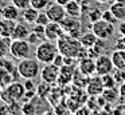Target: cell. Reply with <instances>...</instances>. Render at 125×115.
I'll return each mask as SVG.
<instances>
[{"instance_id":"16","label":"cell","mask_w":125,"mask_h":115,"mask_svg":"<svg viewBox=\"0 0 125 115\" xmlns=\"http://www.w3.org/2000/svg\"><path fill=\"white\" fill-rule=\"evenodd\" d=\"M20 12H22V11H20L16 5L12 4V3L11 4H6L1 9H0V15H1V18L10 19V20H16V19L20 16Z\"/></svg>"},{"instance_id":"36","label":"cell","mask_w":125,"mask_h":115,"mask_svg":"<svg viewBox=\"0 0 125 115\" xmlns=\"http://www.w3.org/2000/svg\"><path fill=\"white\" fill-rule=\"evenodd\" d=\"M114 50H125V35H121L120 39H117L114 44Z\"/></svg>"},{"instance_id":"43","label":"cell","mask_w":125,"mask_h":115,"mask_svg":"<svg viewBox=\"0 0 125 115\" xmlns=\"http://www.w3.org/2000/svg\"><path fill=\"white\" fill-rule=\"evenodd\" d=\"M43 115H57V114H55L54 111H46V112H44Z\"/></svg>"},{"instance_id":"19","label":"cell","mask_w":125,"mask_h":115,"mask_svg":"<svg viewBox=\"0 0 125 115\" xmlns=\"http://www.w3.org/2000/svg\"><path fill=\"white\" fill-rule=\"evenodd\" d=\"M110 58L113 60L114 68L125 70V50H114L110 53Z\"/></svg>"},{"instance_id":"32","label":"cell","mask_w":125,"mask_h":115,"mask_svg":"<svg viewBox=\"0 0 125 115\" xmlns=\"http://www.w3.org/2000/svg\"><path fill=\"white\" fill-rule=\"evenodd\" d=\"M116 79L117 84H121V83L125 82V70H120V68H114V71L112 72Z\"/></svg>"},{"instance_id":"31","label":"cell","mask_w":125,"mask_h":115,"mask_svg":"<svg viewBox=\"0 0 125 115\" xmlns=\"http://www.w3.org/2000/svg\"><path fill=\"white\" fill-rule=\"evenodd\" d=\"M50 21H51V20H50V18L47 16L46 11H39V15H38V19H36L35 24H39V26H44V27H46Z\"/></svg>"},{"instance_id":"38","label":"cell","mask_w":125,"mask_h":115,"mask_svg":"<svg viewBox=\"0 0 125 115\" xmlns=\"http://www.w3.org/2000/svg\"><path fill=\"white\" fill-rule=\"evenodd\" d=\"M118 95H120L121 103H125V82L118 84Z\"/></svg>"},{"instance_id":"18","label":"cell","mask_w":125,"mask_h":115,"mask_svg":"<svg viewBox=\"0 0 125 115\" xmlns=\"http://www.w3.org/2000/svg\"><path fill=\"white\" fill-rule=\"evenodd\" d=\"M15 26H16L15 20H10V19L1 18V20H0V36H3V37H11L12 31H14Z\"/></svg>"},{"instance_id":"9","label":"cell","mask_w":125,"mask_h":115,"mask_svg":"<svg viewBox=\"0 0 125 115\" xmlns=\"http://www.w3.org/2000/svg\"><path fill=\"white\" fill-rule=\"evenodd\" d=\"M114 71V64L112 60L110 55L102 53L95 59V74L102 76L106 74H112Z\"/></svg>"},{"instance_id":"2","label":"cell","mask_w":125,"mask_h":115,"mask_svg":"<svg viewBox=\"0 0 125 115\" xmlns=\"http://www.w3.org/2000/svg\"><path fill=\"white\" fill-rule=\"evenodd\" d=\"M58 53H59L58 44H57V42H52V40H47V39L43 40L35 48V58L42 64L52 63Z\"/></svg>"},{"instance_id":"42","label":"cell","mask_w":125,"mask_h":115,"mask_svg":"<svg viewBox=\"0 0 125 115\" xmlns=\"http://www.w3.org/2000/svg\"><path fill=\"white\" fill-rule=\"evenodd\" d=\"M97 3H101V4H108V3H110L112 0H95Z\"/></svg>"},{"instance_id":"30","label":"cell","mask_w":125,"mask_h":115,"mask_svg":"<svg viewBox=\"0 0 125 115\" xmlns=\"http://www.w3.org/2000/svg\"><path fill=\"white\" fill-rule=\"evenodd\" d=\"M101 19H104V20H106L108 23H112L114 24V26H117V24L120 23L118 20H117V18L113 15V12H112L110 9H106L102 12V16H101Z\"/></svg>"},{"instance_id":"5","label":"cell","mask_w":125,"mask_h":115,"mask_svg":"<svg viewBox=\"0 0 125 115\" xmlns=\"http://www.w3.org/2000/svg\"><path fill=\"white\" fill-rule=\"evenodd\" d=\"M92 31L95 34L98 39L109 40L113 37L114 32H116V26L112 23H108L104 19H100V20L92 23Z\"/></svg>"},{"instance_id":"37","label":"cell","mask_w":125,"mask_h":115,"mask_svg":"<svg viewBox=\"0 0 125 115\" xmlns=\"http://www.w3.org/2000/svg\"><path fill=\"white\" fill-rule=\"evenodd\" d=\"M112 115H125V104H118L112 111Z\"/></svg>"},{"instance_id":"15","label":"cell","mask_w":125,"mask_h":115,"mask_svg":"<svg viewBox=\"0 0 125 115\" xmlns=\"http://www.w3.org/2000/svg\"><path fill=\"white\" fill-rule=\"evenodd\" d=\"M74 66H69V64H65V66L61 67V72H59V78H58V84L59 86H66L70 82H73V76H74Z\"/></svg>"},{"instance_id":"12","label":"cell","mask_w":125,"mask_h":115,"mask_svg":"<svg viewBox=\"0 0 125 115\" xmlns=\"http://www.w3.org/2000/svg\"><path fill=\"white\" fill-rule=\"evenodd\" d=\"M78 70L86 76H93L95 75V59L90 56L79 59L78 62Z\"/></svg>"},{"instance_id":"3","label":"cell","mask_w":125,"mask_h":115,"mask_svg":"<svg viewBox=\"0 0 125 115\" xmlns=\"http://www.w3.org/2000/svg\"><path fill=\"white\" fill-rule=\"evenodd\" d=\"M41 62L32 56V58H27V59H22L19 60L16 66V71L19 74V76H22L23 79H35L36 76L41 75Z\"/></svg>"},{"instance_id":"24","label":"cell","mask_w":125,"mask_h":115,"mask_svg":"<svg viewBox=\"0 0 125 115\" xmlns=\"http://www.w3.org/2000/svg\"><path fill=\"white\" fill-rule=\"evenodd\" d=\"M12 39L11 37H3L0 36V56H4L6 53H10V45Z\"/></svg>"},{"instance_id":"29","label":"cell","mask_w":125,"mask_h":115,"mask_svg":"<svg viewBox=\"0 0 125 115\" xmlns=\"http://www.w3.org/2000/svg\"><path fill=\"white\" fill-rule=\"evenodd\" d=\"M54 112L57 115H70L71 114L70 108H69L67 104H65V103L55 104V106H54Z\"/></svg>"},{"instance_id":"11","label":"cell","mask_w":125,"mask_h":115,"mask_svg":"<svg viewBox=\"0 0 125 115\" xmlns=\"http://www.w3.org/2000/svg\"><path fill=\"white\" fill-rule=\"evenodd\" d=\"M104 90H105V87H104V83H102V78L97 74L93 75V78L89 79V82L86 84L87 95L89 96H100V95H102Z\"/></svg>"},{"instance_id":"35","label":"cell","mask_w":125,"mask_h":115,"mask_svg":"<svg viewBox=\"0 0 125 115\" xmlns=\"http://www.w3.org/2000/svg\"><path fill=\"white\" fill-rule=\"evenodd\" d=\"M52 63H54L55 66H58L59 68L62 66H65V55H62V53L59 52L57 56H55V59H54V62H52Z\"/></svg>"},{"instance_id":"45","label":"cell","mask_w":125,"mask_h":115,"mask_svg":"<svg viewBox=\"0 0 125 115\" xmlns=\"http://www.w3.org/2000/svg\"><path fill=\"white\" fill-rule=\"evenodd\" d=\"M51 1H55V0H51Z\"/></svg>"},{"instance_id":"40","label":"cell","mask_w":125,"mask_h":115,"mask_svg":"<svg viewBox=\"0 0 125 115\" xmlns=\"http://www.w3.org/2000/svg\"><path fill=\"white\" fill-rule=\"evenodd\" d=\"M117 28H118V32H120L121 35H125V20H124V21H120Z\"/></svg>"},{"instance_id":"41","label":"cell","mask_w":125,"mask_h":115,"mask_svg":"<svg viewBox=\"0 0 125 115\" xmlns=\"http://www.w3.org/2000/svg\"><path fill=\"white\" fill-rule=\"evenodd\" d=\"M57 3H59V4H62V5H66L67 3H70L71 0H55Z\"/></svg>"},{"instance_id":"28","label":"cell","mask_w":125,"mask_h":115,"mask_svg":"<svg viewBox=\"0 0 125 115\" xmlns=\"http://www.w3.org/2000/svg\"><path fill=\"white\" fill-rule=\"evenodd\" d=\"M102 83H104V87L105 88H110V87H116L117 86V82L114 79L113 74H106V75H102Z\"/></svg>"},{"instance_id":"13","label":"cell","mask_w":125,"mask_h":115,"mask_svg":"<svg viewBox=\"0 0 125 115\" xmlns=\"http://www.w3.org/2000/svg\"><path fill=\"white\" fill-rule=\"evenodd\" d=\"M65 34L62 28V24L57 23V21H50L46 26V39L47 40H52V42H57L62 35Z\"/></svg>"},{"instance_id":"8","label":"cell","mask_w":125,"mask_h":115,"mask_svg":"<svg viewBox=\"0 0 125 115\" xmlns=\"http://www.w3.org/2000/svg\"><path fill=\"white\" fill-rule=\"evenodd\" d=\"M59 72H61V68L58 66H55L54 63L44 64L41 70V79H42V82L54 86V84H57V82H58Z\"/></svg>"},{"instance_id":"10","label":"cell","mask_w":125,"mask_h":115,"mask_svg":"<svg viewBox=\"0 0 125 115\" xmlns=\"http://www.w3.org/2000/svg\"><path fill=\"white\" fill-rule=\"evenodd\" d=\"M46 13H47V16L50 18V20L57 21V23H61V21L67 16L66 15L65 5L59 4V3H57V1L50 3V5L46 8Z\"/></svg>"},{"instance_id":"6","label":"cell","mask_w":125,"mask_h":115,"mask_svg":"<svg viewBox=\"0 0 125 115\" xmlns=\"http://www.w3.org/2000/svg\"><path fill=\"white\" fill-rule=\"evenodd\" d=\"M24 92H26L24 84H22V83H11L1 92V99L11 104L14 102H19L20 99H23Z\"/></svg>"},{"instance_id":"4","label":"cell","mask_w":125,"mask_h":115,"mask_svg":"<svg viewBox=\"0 0 125 115\" xmlns=\"http://www.w3.org/2000/svg\"><path fill=\"white\" fill-rule=\"evenodd\" d=\"M10 55L15 60H22L35 56V51H32V44L28 40H12L10 45Z\"/></svg>"},{"instance_id":"26","label":"cell","mask_w":125,"mask_h":115,"mask_svg":"<svg viewBox=\"0 0 125 115\" xmlns=\"http://www.w3.org/2000/svg\"><path fill=\"white\" fill-rule=\"evenodd\" d=\"M101 16H102V12H101L97 7H92V5H90V7H89V12H87V18H89L90 23H94V21L100 20Z\"/></svg>"},{"instance_id":"23","label":"cell","mask_w":125,"mask_h":115,"mask_svg":"<svg viewBox=\"0 0 125 115\" xmlns=\"http://www.w3.org/2000/svg\"><path fill=\"white\" fill-rule=\"evenodd\" d=\"M102 96L105 98V100L108 103H114L116 100H120V95H118V88L116 87H110V88H105L102 92Z\"/></svg>"},{"instance_id":"17","label":"cell","mask_w":125,"mask_h":115,"mask_svg":"<svg viewBox=\"0 0 125 115\" xmlns=\"http://www.w3.org/2000/svg\"><path fill=\"white\" fill-rule=\"evenodd\" d=\"M65 9H66V15L70 16V18L79 19L82 16V5L77 0H71L70 3H67L65 5Z\"/></svg>"},{"instance_id":"20","label":"cell","mask_w":125,"mask_h":115,"mask_svg":"<svg viewBox=\"0 0 125 115\" xmlns=\"http://www.w3.org/2000/svg\"><path fill=\"white\" fill-rule=\"evenodd\" d=\"M109 9L113 12V15L117 18L118 21H124L125 20V3L121 1H114L113 4H110Z\"/></svg>"},{"instance_id":"14","label":"cell","mask_w":125,"mask_h":115,"mask_svg":"<svg viewBox=\"0 0 125 115\" xmlns=\"http://www.w3.org/2000/svg\"><path fill=\"white\" fill-rule=\"evenodd\" d=\"M30 34H31V31L26 21L24 23H16L14 31H12L11 39L12 40H27Z\"/></svg>"},{"instance_id":"22","label":"cell","mask_w":125,"mask_h":115,"mask_svg":"<svg viewBox=\"0 0 125 115\" xmlns=\"http://www.w3.org/2000/svg\"><path fill=\"white\" fill-rule=\"evenodd\" d=\"M97 40H98V37L95 36V34L93 31L92 32H83L81 35V37H79V42H81L82 47H85V48H92L95 44Z\"/></svg>"},{"instance_id":"44","label":"cell","mask_w":125,"mask_h":115,"mask_svg":"<svg viewBox=\"0 0 125 115\" xmlns=\"http://www.w3.org/2000/svg\"><path fill=\"white\" fill-rule=\"evenodd\" d=\"M114 1H121V3H125V0H114Z\"/></svg>"},{"instance_id":"27","label":"cell","mask_w":125,"mask_h":115,"mask_svg":"<svg viewBox=\"0 0 125 115\" xmlns=\"http://www.w3.org/2000/svg\"><path fill=\"white\" fill-rule=\"evenodd\" d=\"M50 3H52L51 0H31V7H34L38 11H46Z\"/></svg>"},{"instance_id":"1","label":"cell","mask_w":125,"mask_h":115,"mask_svg":"<svg viewBox=\"0 0 125 115\" xmlns=\"http://www.w3.org/2000/svg\"><path fill=\"white\" fill-rule=\"evenodd\" d=\"M57 44H58V48H59V52L65 56L75 58L77 60L87 56V48L82 47L79 39L71 37L66 34H63L62 36L57 40Z\"/></svg>"},{"instance_id":"39","label":"cell","mask_w":125,"mask_h":115,"mask_svg":"<svg viewBox=\"0 0 125 115\" xmlns=\"http://www.w3.org/2000/svg\"><path fill=\"white\" fill-rule=\"evenodd\" d=\"M75 115H93L92 114V110H90V107H81V108L77 111Z\"/></svg>"},{"instance_id":"25","label":"cell","mask_w":125,"mask_h":115,"mask_svg":"<svg viewBox=\"0 0 125 115\" xmlns=\"http://www.w3.org/2000/svg\"><path fill=\"white\" fill-rule=\"evenodd\" d=\"M51 84H49V83H44L42 82L41 84L36 87V92H38L39 98H46L47 95H49L50 92H51Z\"/></svg>"},{"instance_id":"33","label":"cell","mask_w":125,"mask_h":115,"mask_svg":"<svg viewBox=\"0 0 125 115\" xmlns=\"http://www.w3.org/2000/svg\"><path fill=\"white\" fill-rule=\"evenodd\" d=\"M11 3L14 5H16L20 11L26 9V8L31 7V0H11Z\"/></svg>"},{"instance_id":"7","label":"cell","mask_w":125,"mask_h":115,"mask_svg":"<svg viewBox=\"0 0 125 115\" xmlns=\"http://www.w3.org/2000/svg\"><path fill=\"white\" fill-rule=\"evenodd\" d=\"M62 28L65 31L66 35L71 37H75V39H79L81 35L83 34L82 32V24L79 21V19H75V18H70V16H66L62 21Z\"/></svg>"},{"instance_id":"34","label":"cell","mask_w":125,"mask_h":115,"mask_svg":"<svg viewBox=\"0 0 125 115\" xmlns=\"http://www.w3.org/2000/svg\"><path fill=\"white\" fill-rule=\"evenodd\" d=\"M27 40H28V42H30L32 45H35V44L38 45L39 43L43 42V39H42L41 36H38V35H36L34 31H31V34H30V36H28V39H27Z\"/></svg>"},{"instance_id":"21","label":"cell","mask_w":125,"mask_h":115,"mask_svg":"<svg viewBox=\"0 0 125 115\" xmlns=\"http://www.w3.org/2000/svg\"><path fill=\"white\" fill-rule=\"evenodd\" d=\"M38 15H39V11L35 9L34 7H28L22 11V18L27 24H35L36 19H38Z\"/></svg>"}]
</instances>
